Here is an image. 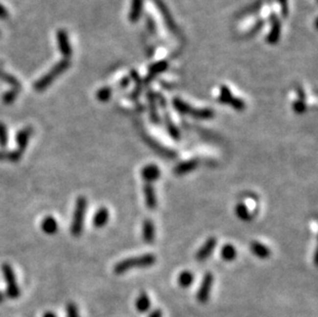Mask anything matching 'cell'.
Returning a JSON list of instances; mask_svg holds the SVG:
<instances>
[{"label": "cell", "mask_w": 318, "mask_h": 317, "mask_svg": "<svg viewBox=\"0 0 318 317\" xmlns=\"http://www.w3.org/2000/svg\"><path fill=\"white\" fill-rule=\"evenodd\" d=\"M221 255L226 262H233L237 257V250L233 244H226L222 247Z\"/></svg>", "instance_id": "29"}, {"label": "cell", "mask_w": 318, "mask_h": 317, "mask_svg": "<svg viewBox=\"0 0 318 317\" xmlns=\"http://www.w3.org/2000/svg\"><path fill=\"white\" fill-rule=\"evenodd\" d=\"M264 25H265V22L263 21V20H260V21H257L255 23V25L253 26V28L250 29V31L247 33V36H251V35H254L255 33H257L263 28Z\"/></svg>", "instance_id": "37"}, {"label": "cell", "mask_w": 318, "mask_h": 317, "mask_svg": "<svg viewBox=\"0 0 318 317\" xmlns=\"http://www.w3.org/2000/svg\"><path fill=\"white\" fill-rule=\"evenodd\" d=\"M233 99H234V96H233L232 91L230 90V88L226 85H223L220 88V95H218V97H217V101L222 104L230 105Z\"/></svg>", "instance_id": "27"}, {"label": "cell", "mask_w": 318, "mask_h": 317, "mask_svg": "<svg viewBox=\"0 0 318 317\" xmlns=\"http://www.w3.org/2000/svg\"><path fill=\"white\" fill-rule=\"evenodd\" d=\"M19 92L20 91L17 90V89H11V90L6 91L1 97V100H2L3 104H5V105L13 104L17 100V98L19 96Z\"/></svg>", "instance_id": "32"}, {"label": "cell", "mask_w": 318, "mask_h": 317, "mask_svg": "<svg viewBox=\"0 0 318 317\" xmlns=\"http://www.w3.org/2000/svg\"><path fill=\"white\" fill-rule=\"evenodd\" d=\"M172 105L177 113L191 115L197 120H211L215 115L214 111L211 108H196L177 97L172 100Z\"/></svg>", "instance_id": "2"}, {"label": "cell", "mask_w": 318, "mask_h": 317, "mask_svg": "<svg viewBox=\"0 0 318 317\" xmlns=\"http://www.w3.org/2000/svg\"><path fill=\"white\" fill-rule=\"evenodd\" d=\"M230 106L232 108H234V110L237 111V112H243L246 108V103H245V101L243 100V99L238 98V97H234Z\"/></svg>", "instance_id": "35"}, {"label": "cell", "mask_w": 318, "mask_h": 317, "mask_svg": "<svg viewBox=\"0 0 318 317\" xmlns=\"http://www.w3.org/2000/svg\"><path fill=\"white\" fill-rule=\"evenodd\" d=\"M217 244V239L215 237H209L208 239L205 241V243L199 249V250L196 253V260L198 262H204L206 261L208 257H209L216 247Z\"/></svg>", "instance_id": "8"}, {"label": "cell", "mask_w": 318, "mask_h": 317, "mask_svg": "<svg viewBox=\"0 0 318 317\" xmlns=\"http://www.w3.org/2000/svg\"><path fill=\"white\" fill-rule=\"evenodd\" d=\"M130 78H131V81H133L135 83V89L130 95V99H132V100H137L139 96H140V94L142 93V89H143L144 84L142 82L140 75H139V73L136 70H134V69H132V70L130 71Z\"/></svg>", "instance_id": "22"}, {"label": "cell", "mask_w": 318, "mask_h": 317, "mask_svg": "<svg viewBox=\"0 0 318 317\" xmlns=\"http://www.w3.org/2000/svg\"><path fill=\"white\" fill-rule=\"evenodd\" d=\"M109 221V211L106 207H100L94 214L93 226L96 229H101L105 226Z\"/></svg>", "instance_id": "19"}, {"label": "cell", "mask_w": 318, "mask_h": 317, "mask_svg": "<svg viewBox=\"0 0 318 317\" xmlns=\"http://www.w3.org/2000/svg\"><path fill=\"white\" fill-rule=\"evenodd\" d=\"M5 299H6V294H5V293L0 292V304H1L2 302H4Z\"/></svg>", "instance_id": "45"}, {"label": "cell", "mask_w": 318, "mask_h": 317, "mask_svg": "<svg viewBox=\"0 0 318 317\" xmlns=\"http://www.w3.org/2000/svg\"><path fill=\"white\" fill-rule=\"evenodd\" d=\"M8 142V132L6 125L0 122V147L5 148Z\"/></svg>", "instance_id": "33"}, {"label": "cell", "mask_w": 318, "mask_h": 317, "mask_svg": "<svg viewBox=\"0 0 318 317\" xmlns=\"http://www.w3.org/2000/svg\"><path fill=\"white\" fill-rule=\"evenodd\" d=\"M1 271L4 277V280L6 282V296L11 299L19 298L21 292H20L13 267L7 263H4L1 266Z\"/></svg>", "instance_id": "5"}, {"label": "cell", "mask_w": 318, "mask_h": 317, "mask_svg": "<svg viewBox=\"0 0 318 317\" xmlns=\"http://www.w3.org/2000/svg\"><path fill=\"white\" fill-rule=\"evenodd\" d=\"M156 262H157V256L154 253H144L138 256L128 257V259H125L115 264L114 272L115 274L121 275L133 269L148 268V267L155 265Z\"/></svg>", "instance_id": "1"}, {"label": "cell", "mask_w": 318, "mask_h": 317, "mask_svg": "<svg viewBox=\"0 0 318 317\" xmlns=\"http://www.w3.org/2000/svg\"><path fill=\"white\" fill-rule=\"evenodd\" d=\"M0 81H2V82H4V83H6L8 85H11L13 87V89H17V90L21 91L22 85H21V83L18 81L17 77H15L14 75L3 71L2 69H0Z\"/></svg>", "instance_id": "30"}, {"label": "cell", "mask_w": 318, "mask_h": 317, "mask_svg": "<svg viewBox=\"0 0 318 317\" xmlns=\"http://www.w3.org/2000/svg\"><path fill=\"white\" fill-rule=\"evenodd\" d=\"M148 24H150V29L152 32H156V24L154 22V20H152L151 18H148Z\"/></svg>", "instance_id": "43"}, {"label": "cell", "mask_w": 318, "mask_h": 317, "mask_svg": "<svg viewBox=\"0 0 318 317\" xmlns=\"http://www.w3.org/2000/svg\"><path fill=\"white\" fill-rule=\"evenodd\" d=\"M143 195H144V203L148 209L154 211L158 206V198L156 190L153 184L145 183L143 186Z\"/></svg>", "instance_id": "13"}, {"label": "cell", "mask_w": 318, "mask_h": 317, "mask_svg": "<svg viewBox=\"0 0 318 317\" xmlns=\"http://www.w3.org/2000/svg\"><path fill=\"white\" fill-rule=\"evenodd\" d=\"M235 214L239 220L243 222H250L253 219L252 213L248 209V207L243 203L239 202L235 206Z\"/></svg>", "instance_id": "25"}, {"label": "cell", "mask_w": 318, "mask_h": 317, "mask_svg": "<svg viewBox=\"0 0 318 317\" xmlns=\"http://www.w3.org/2000/svg\"><path fill=\"white\" fill-rule=\"evenodd\" d=\"M32 134H33V128L31 126H27L17 133L16 140L18 144L17 150L19 152H21L22 154L24 153L26 147L28 146L29 140H30V138L32 137Z\"/></svg>", "instance_id": "11"}, {"label": "cell", "mask_w": 318, "mask_h": 317, "mask_svg": "<svg viewBox=\"0 0 318 317\" xmlns=\"http://www.w3.org/2000/svg\"><path fill=\"white\" fill-rule=\"evenodd\" d=\"M281 7V15L283 18L288 16V0H277Z\"/></svg>", "instance_id": "38"}, {"label": "cell", "mask_w": 318, "mask_h": 317, "mask_svg": "<svg viewBox=\"0 0 318 317\" xmlns=\"http://www.w3.org/2000/svg\"><path fill=\"white\" fill-rule=\"evenodd\" d=\"M67 317H81L79 316L78 308L74 303H68L66 306Z\"/></svg>", "instance_id": "36"}, {"label": "cell", "mask_w": 318, "mask_h": 317, "mask_svg": "<svg viewBox=\"0 0 318 317\" xmlns=\"http://www.w3.org/2000/svg\"><path fill=\"white\" fill-rule=\"evenodd\" d=\"M70 66V62L69 60H61L59 63H57L55 66L52 67L51 70H49L47 73H45L43 77H41L34 83V90L36 92H42L45 91L46 88L51 86V84L55 81V79L62 73H64L67 69Z\"/></svg>", "instance_id": "3"}, {"label": "cell", "mask_w": 318, "mask_h": 317, "mask_svg": "<svg viewBox=\"0 0 318 317\" xmlns=\"http://www.w3.org/2000/svg\"><path fill=\"white\" fill-rule=\"evenodd\" d=\"M42 230L47 235H54L58 231V222L52 215H47L42 222Z\"/></svg>", "instance_id": "23"}, {"label": "cell", "mask_w": 318, "mask_h": 317, "mask_svg": "<svg viewBox=\"0 0 318 317\" xmlns=\"http://www.w3.org/2000/svg\"><path fill=\"white\" fill-rule=\"evenodd\" d=\"M2 65H3V63H2V62H0V67H1Z\"/></svg>", "instance_id": "46"}, {"label": "cell", "mask_w": 318, "mask_h": 317, "mask_svg": "<svg viewBox=\"0 0 318 317\" xmlns=\"http://www.w3.org/2000/svg\"><path fill=\"white\" fill-rule=\"evenodd\" d=\"M198 166H199L198 158H191V160L183 161L181 162L180 164H177L174 168V173L178 176H182L196 170Z\"/></svg>", "instance_id": "15"}, {"label": "cell", "mask_w": 318, "mask_h": 317, "mask_svg": "<svg viewBox=\"0 0 318 317\" xmlns=\"http://www.w3.org/2000/svg\"><path fill=\"white\" fill-rule=\"evenodd\" d=\"M296 93H297V99H301V100H306V94L304 89L302 87L296 88Z\"/></svg>", "instance_id": "41"}, {"label": "cell", "mask_w": 318, "mask_h": 317, "mask_svg": "<svg viewBox=\"0 0 318 317\" xmlns=\"http://www.w3.org/2000/svg\"><path fill=\"white\" fill-rule=\"evenodd\" d=\"M0 35H1V31H0Z\"/></svg>", "instance_id": "47"}, {"label": "cell", "mask_w": 318, "mask_h": 317, "mask_svg": "<svg viewBox=\"0 0 318 317\" xmlns=\"http://www.w3.org/2000/svg\"><path fill=\"white\" fill-rule=\"evenodd\" d=\"M130 83H131L130 76H125V77H123L121 79L120 83H118V89H121V90H124V89H126V88L129 87Z\"/></svg>", "instance_id": "39"}, {"label": "cell", "mask_w": 318, "mask_h": 317, "mask_svg": "<svg viewBox=\"0 0 318 317\" xmlns=\"http://www.w3.org/2000/svg\"><path fill=\"white\" fill-rule=\"evenodd\" d=\"M142 239L145 243L152 244L156 240V226L151 219H146L142 223Z\"/></svg>", "instance_id": "14"}, {"label": "cell", "mask_w": 318, "mask_h": 317, "mask_svg": "<svg viewBox=\"0 0 318 317\" xmlns=\"http://www.w3.org/2000/svg\"><path fill=\"white\" fill-rule=\"evenodd\" d=\"M143 9V0H132L130 13L128 15V19L132 24L137 23L142 15Z\"/></svg>", "instance_id": "18"}, {"label": "cell", "mask_w": 318, "mask_h": 317, "mask_svg": "<svg viewBox=\"0 0 318 317\" xmlns=\"http://www.w3.org/2000/svg\"><path fill=\"white\" fill-rule=\"evenodd\" d=\"M146 95H147V100H148V108H150L151 120L154 124H160L161 118H160V114H159V113H158L156 95L153 91H148Z\"/></svg>", "instance_id": "20"}, {"label": "cell", "mask_w": 318, "mask_h": 317, "mask_svg": "<svg viewBox=\"0 0 318 317\" xmlns=\"http://www.w3.org/2000/svg\"><path fill=\"white\" fill-rule=\"evenodd\" d=\"M194 280H195V275L193 274V272L188 270H184L181 272L177 278L178 285H180L182 289H187V287H190L193 284Z\"/></svg>", "instance_id": "26"}, {"label": "cell", "mask_w": 318, "mask_h": 317, "mask_svg": "<svg viewBox=\"0 0 318 317\" xmlns=\"http://www.w3.org/2000/svg\"><path fill=\"white\" fill-rule=\"evenodd\" d=\"M9 17L8 11L5 6H3L2 4H0V19L1 20H5Z\"/></svg>", "instance_id": "40"}, {"label": "cell", "mask_w": 318, "mask_h": 317, "mask_svg": "<svg viewBox=\"0 0 318 317\" xmlns=\"http://www.w3.org/2000/svg\"><path fill=\"white\" fill-rule=\"evenodd\" d=\"M155 2H156L158 9L160 11L161 15L163 16V18L165 20V23L168 26V28L170 29L171 31H175L176 25H175V22H174V20L171 16L170 12L168 11V7L165 5V3L162 1V0H155Z\"/></svg>", "instance_id": "17"}, {"label": "cell", "mask_w": 318, "mask_h": 317, "mask_svg": "<svg viewBox=\"0 0 318 317\" xmlns=\"http://www.w3.org/2000/svg\"><path fill=\"white\" fill-rule=\"evenodd\" d=\"M214 282V276L211 272L205 273L203 279L201 281L200 286H199V290L197 293V300L199 303L205 304L209 300V296L211 294V290Z\"/></svg>", "instance_id": "6"}, {"label": "cell", "mask_w": 318, "mask_h": 317, "mask_svg": "<svg viewBox=\"0 0 318 317\" xmlns=\"http://www.w3.org/2000/svg\"><path fill=\"white\" fill-rule=\"evenodd\" d=\"M168 67H169V63L166 60H160L153 63L150 67H148V74L143 81V84L151 83L158 74L165 72L168 69Z\"/></svg>", "instance_id": "12"}, {"label": "cell", "mask_w": 318, "mask_h": 317, "mask_svg": "<svg viewBox=\"0 0 318 317\" xmlns=\"http://www.w3.org/2000/svg\"><path fill=\"white\" fill-rule=\"evenodd\" d=\"M57 41H58V46L59 49H60L61 55L66 59V60H68V59L72 56V47L70 45V43H69L68 34L65 30H63V29L57 32Z\"/></svg>", "instance_id": "10"}, {"label": "cell", "mask_w": 318, "mask_h": 317, "mask_svg": "<svg viewBox=\"0 0 318 317\" xmlns=\"http://www.w3.org/2000/svg\"><path fill=\"white\" fill-rule=\"evenodd\" d=\"M140 174L145 183L153 184L161 177V170L156 164H147L142 168Z\"/></svg>", "instance_id": "9"}, {"label": "cell", "mask_w": 318, "mask_h": 317, "mask_svg": "<svg viewBox=\"0 0 318 317\" xmlns=\"http://www.w3.org/2000/svg\"><path fill=\"white\" fill-rule=\"evenodd\" d=\"M147 317H163V311L161 309H154Z\"/></svg>", "instance_id": "42"}, {"label": "cell", "mask_w": 318, "mask_h": 317, "mask_svg": "<svg viewBox=\"0 0 318 317\" xmlns=\"http://www.w3.org/2000/svg\"><path fill=\"white\" fill-rule=\"evenodd\" d=\"M269 20L271 22V31L268 33L266 37V42L269 45H276L279 42L280 36H281V22L279 18L277 17L276 14L272 13L269 17Z\"/></svg>", "instance_id": "7"}, {"label": "cell", "mask_w": 318, "mask_h": 317, "mask_svg": "<svg viewBox=\"0 0 318 317\" xmlns=\"http://www.w3.org/2000/svg\"><path fill=\"white\" fill-rule=\"evenodd\" d=\"M164 123L167 129V132L169 133L174 140H180L181 139V131L180 129L176 127L174 122L171 120V116L169 115L167 113L164 114Z\"/></svg>", "instance_id": "24"}, {"label": "cell", "mask_w": 318, "mask_h": 317, "mask_svg": "<svg viewBox=\"0 0 318 317\" xmlns=\"http://www.w3.org/2000/svg\"><path fill=\"white\" fill-rule=\"evenodd\" d=\"M113 96V89L111 87H103L96 92V98L100 102H107Z\"/></svg>", "instance_id": "31"}, {"label": "cell", "mask_w": 318, "mask_h": 317, "mask_svg": "<svg viewBox=\"0 0 318 317\" xmlns=\"http://www.w3.org/2000/svg\"><path fill=\"white\" fill-rule=\"evenodd\" d=\"M43 317H57V315H56V313H54L52 311H47V312L44 313Z\"/></svg>", "instance_id": "44"}, {"label": "cell", "mask_w": 318, "mask_h": 317, "mask_svg": "<svg viewBox=\"0 0 318 317\" xmlns=\"http://www.w3.org/2000/svg\"><path fill=\"white\" fill-rule=\"evenodd\" d=\"M151 299L145 292H141L135 300V308L139 313H146L151 309Z\"/></svg>", "instance_id": "21"}, {"label": "cell", "mask_w": 318, "mask_h": 317, "mask_svg": "<svg viewBox=\"0 0 318 317\" xmlns=\"http://www.w3.org/2000/svg\"><path fill=\"white\" fill-rule=\"evenodd\" d=\"M293 111L297 114H303L307 112V104L306 100H301V99H296L293 103Z\"/></svg>", "instance_id": "34"}, {"label": "cell", "mask_w": 318, "mask_h": 317, "mask_svg": "<svg viewBox=\"0 0 318 317\" xmlns=\"http://www.w3.org/2000/svg\"><path fill=\"white\" fill-rule=\"evenodd\" d=\"M88 207V200L85 196H79L76 199L73 219L70 226V233L74 237H79L84 230L85 215Z\"/></svg>", "instance_id": "4"}, {"label": "cell", "mask_w": 318, "mask_h": 317, "mask_svg": "<svg viewBox=\"0 0 318 317\" xmlns=\"http://www.w3.org/2000/svg\"><path fill=\"white\" fill-rule=\"evenodd\" d=\"M250 251L261 260H266L271 255V249L262 242L252 241L250 243Z\"/></svg>", "instance_id": "16"}, {"label": "cell", "mask_w": 318, "mask_h": 317, "mask_svg": "<svg viewBox=\"0 0 318 317\" xmlns=\"http://www.w3.org/2000/svg\"><path fill=\"white\" fill-rule=\"evenodd\" d=\"M22 157H23V154L21 152H19L18 150L11 151V152L0 151V162L17 163L21 160Z\"/></svg>", "instance_id": "28"}]
</instances>
